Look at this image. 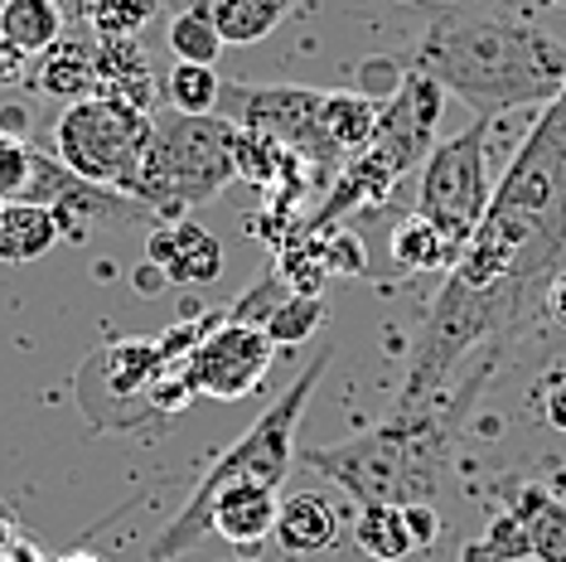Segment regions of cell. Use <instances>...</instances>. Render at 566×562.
<instances>
[{
    "instance_id": "cell-34",
    "label": "cell",
    "mask_w": 566,
    "mask_h": 562,
    "mask_svg": "<svg viewBox=\"0 0 566 562\" xmlns=\"http://www.w3.org/2000/svg\"><path fill=\"white\" fill-rule=\"evenodd\" d=\"M543 305L552 311V321L557 325H566V267L557 277H552V287H547V296H543Z\"/></svg>"
},
{
    "instance_id": "cell-35",
    "label": "cell",
    "mask_w": 566,
    "mask_h": 562,
    "mask_svg": "<svg viewBox=\"0 0 566 562\" xmlns=\"http://www.w3.org/2000/svg\"><path fill=\"white\" fill-rule=\"evenodd\" d=\"M132 281H136V291H140V296H160V291L170 287V281L160 277V267H150V262H140Z\"/></svg>"
},
{
    "instance_id": "cell-2",
    "label": "cell",
    "mask_w": 566,
    "mask_h": 562,
    "mask_svg": "<svg viewBox=\"0 0 566 562\" xmlns=\"http://www.w3.org/2000/svg\"><path fill=\"white\" fill-rule=\"evenodd\" d=\"M431 6V24L411 49V69L436 79L474 117L499 122L509 112H543L566 83V40L527 15L494 6Z\"/></svg>"
},
{
    "instance_id": "cell-8",
    "label": "cell",
    "mask_w": 566,
    "mask_h": 562,
    "mask_svg": "<svg viewBox=\"0 0 566 562\" xmlns=\"http://www.w3.org/2000/svg\"><path fill=\"white\" fill-rule=\"evenodd\" d=\"M489 136L494 122L474 117L460 136H446L431 146L421 160V189H417V214L431 219L450 238V248L465 252L474 228H480L494 180H489Z\"/></svg>"
},
{
    "instance_id": "cell-23",
    "label": "cell",
    "mask_w": 566,
    "mask_h": 562,
    "mask_svg": "<svg viewBox=\"0 0 566 562\" xmlns=\"http://www.w3.org/2000/svg\"><path fill=\"white\" fill-rule=\"evenodd\" d=\"M378 112H382V102L368 97V93H329L325 97V132H329L334 150H339L344 160L373 146Z\"/></svg>"
},
{
    "instance_id": "cell-21",
    "label": "cell",
    "mask_w": 566,
    "mask_h": 562,
    "mask_svg": "<svg viewBox=\"0 0 566 562\" xmlns=\"http://www.w3.org/2000/svg\"><path fill=\"white\" fill-rule=\"evenodd\" d=\"M513 514L527 529V558L537 562H566V500L547 495L543 485H523Z\"/></svg>"
},
{
    "instance_id": "cell-29",
    "label": "cell",
    "mask_w": 566,
    "mask_h": 562,
    "mask_svg": "<svg viewBox=\"0 0 566 562\" xmlns=\"http://www.w3.org/2000/svg\"><path fill=\"white\" fill-rule=\"evenodd\" d=\"M30 175H34V146L10 132H0V199H24L30 189Z\"/></svg>"
},
{
    "instance_id": "cell-25",
    "label": "cell",
    "mask_w": 566,
    "mask_h": 562,
    "mask_svg": "<svg viewBox=\"0 0 566 562\" xmlns=\"http://www.w3.org/2000/svg\"><path fill=\"white\" fill-rule=\"evenodd\" d=\"M218 93H223V79L209 63H175L170 79L160 83V97L170 112H185V117H209L218 112Z\"/></svg>"
},
{
    "instance_id": "cell-27",
    "label": "cell",
    "mask_w": 566,
    "mask_h": 562,
    "mask_svg": "<svg viewBox=\"0 0 566 562\" xmlns=\"http://www.w3.org/2000/svg\"><path fill=\"white\" fill-rule=\"evenodd\" d=\"M156 15H160V0H87L83 24L97 40H140V30Z\"/></svg>"
},
{
    "instance_id": "cell-22",
    "label": "cell",
    "mask_w": 566,
    "mask_h": 562,
    "mask_svg": "<svg viewBox=\"0 0 566 562\" xmlns=\"http://www.w3.org/2000/svg\"><path fill=\"white\" fill-rule=\"evenodd\" d=\"M388 252L402 272H450L460 262V248H450V238L431 219H421V214H407L392 228Z\"/></svg>"
},
{
    "instance_id": "cell-3",
    "label": "cell",
    "mask_w": 566,
    "mask_h": 562,
    "mask_svg": "<svg viewBox=\"0 0 566 562\" xmlns=\"http://www.w3.org/2000/svg\"><path fill=\"white\" fill-rule=\"evenodd\" d=\"M499 354H489L470 368L465 378L450 393L417 407L397 403L388 417L373 431L339 446H315V451H301V461L329 476L349 500L364 504H421L436 500L446 490V466H450V446L460 437V422H465L470 403L480 398V388L494 374Z\"/></svg>"
},
{
    "instance_id": "cell-13",
    "label": "cell",
    "mask_w": 566,
    "mask_h": 562,
    "mask_svg": "<svg viewBox=\"0 0 566 562\" xmlns=\"http://www.w3.org/2000/svg\"><path fill=\"white\" fill-rule=\"evenodd\" d=\"M146 262L160 267V277L170 287H213L223 277V248H218V238L189 219L160 223L146 238Z\"/></svg>"
},
{
    "instance_id": "cell-10",
    "label": "cell",
    "mask_w": 566,
    "mask_h": 562,
    "mask_svg": "<svg viewBox=\"0 0 566 562\" xmlns=\"http://www.w3.org/2000/svg\"><path fill=\"white\" fill-rule=\"evenodd\" d=\"M276 344L266 340L262 325L233 321V315H218V325L195 344V354L185 360L189 388L195 398H218V403H238L256 393L272 374Z\"/></svg>"
},
{
    "instance_id": "cell-6",
    "label": "cell",
    "mask_w": 566,
    "mask_h": 562,
    "mask_svg": "<svg viewBox=\"0 0 566 562\" xmlns=\"http://www.w3.org/2000/svg\"><path fill=\"white\" fill-rule=\"evenodd\" d=\"M218 325V315H199L189 325L165 330L160 340H112L78 368V403L93 427H140L150 422V388L170 364H185L195 344Z\"/></svg>"
},
{
    "instance_id": "cell-37",
    "label": "cell",
    "mask_w": 566,
    "mask_h": 562,
    "mask_svg": "<svg viewBox=\"0 0 566 562\" xmlns=\"http://www.w3.org/2000/svg\"><path fill=\"white\" fill-rule=\"evenodd\" d=\"M15 543H20V533H15V519H10V514H0V562L10 558V548H15Z\"/></svg>"
},
{
    "instance_id": "cell-11",
    "label": "cell",
    "mask_w": 566,
    "mask_h": 562,
    "mask_svg": "<svg viewBox=\"0 0 566 562\" xmlns=\"http://www.w3.org/2000/svg\"><path fill=\"white\" fill-rule=\"evenodd\" d=\"M441 112H446V87L407 63L402 79H397V87L382 97L378 132H373V150H378V156H388L397 170L407 175L411 165H421L431 156Z\"/></svg>"
},
{
    "instance_id": "cell-24",
    "label": "cell",
    "mask_w": 566,
    "mask_h": 562,
    "mask_svg": "<svg viewBox=\"0 0 566 562\" xmlns=\"http://www.w3.org/2000/svg\"><path fill=\"white\" fill-rule=\"evenodd\" d=\"M354 543L368 562H402L411 558V533L402 523V509L397 504H364L354 519Z\"/></svg>"
},
{
    "instance_id": "cell-15",
    "label": "cell",
    "mask_w": 566,
    "mask_h": 562,
    "mask_svg": "<svg viewBox=\"0 0 566 562\" xmlns=\"http://www.w3.org/2000/svg\"><path fill=\"white\" fill-rule=\"evenodd\" d=\"M276 509L281 490H272V485H228L209 504V533L233 548H256L276 529Z\"/></svg>"
},
{
    "instance_id": "cell-32",
    "label": "cell",
    "mask_w": 566,
    "mask_h": 562,
    "mask_svg": "<svg viewBox=\"0 0 566 562\" xmlns=\"http://www.w3.org/2000/svg\"><path fill=\"white\" fill-rule=\"evenodd\" d=\"M402 523H407V533H411V548H436V539H441V514H436V504H402Z\"/></svg>"
},
{
    "instance_id": "cell-26",
    "label": "cell",
    "mask_w": 566,
    "mask_h": 562,
    "mask_svg": "<svg viewBox=\"0 0 566 562\" xmlns=\"http://www.w3.org/2000/svg\"><path fill=\"white\" fill-rule=\"evenodd\" d=\"M165 44H170L175 63H218L223 54V34H218V24L209 15H199V10H170V24H165Z\"/></svg>"
},
{
    "instance_id": "cell-20",
    "label": "cell",
    "mask_w": 566,
    "mask_h": 562,
    "mask_svg": "<svg viewBox=\"0 0 566 562\" xmlns=\"http://www.w3.org/2000/svg\"><path fill=\"white\" fill-rule=\"evenodd\" d=\"M63 30H69V20H63L59 0H6L0 6V40L20 59H40Z\"/></svg>"
},
{
    "instance_id": "cell-18",
    "label": "cell",
    "mask_w": 566,
    "mask_h": 562,
    "mask_svg": "<svg viewBox=\"0 0 566 562\" xmlns=\"http://www.w3.org/2000/svg\"><path fill=\"white\" fill-rule=\"evenodd\" d=\"M160 6L209 15L223 34V44H262L301 0H160Z\"/></svg>"
},
{
    "instance_id": "cell-39",
    "label": "cell",
    "mask_w": 566,
    "mask_h": 562,
    "mask_svg": "<svg viewBox=\"0 0 566 562\" xmlns=\"http://www.w3.org/2000/svg\"><path fill=\"white\" fill-rule=\"evenodd\" d=\"M59 10H63V20H78V24H83V15H87V0H59Z\"/></svg>"
},
{
    "instance_id": "cell-28",
    "label": "cell",
    "mask_w": 566,
    "mask_h": 562,
    "mask_svg": "<svg viewBox=\"0 0 566 562\" xmlns=\"http://www.w3.org/2000/svg\"><path fill=\"white\" fill-rule=\"evenodd\" d=\"M319 325H325V301L319 296H295V291L262 321L266 340H272L276 350H295V344H305Z\"/></svg>"
},
{
    "instance_id": "cell-43",
    "label": "cell",
    "mask_w": 566,
    "mask_h": 562,
    "mask_svg": "<svg viewBox=\"0 0 566 562\" xmlns=\"http://www.w3.org/2000/svg\"><path fill=\"white\" fill-rule=\"evenodd\" d=\"M0 204H6V199H0Z\"/></svg>"
},
{
    "instance_id": "cell-42",
    "label": "cell",
    "mask_w": 566,
    "mask_h": 562,
    "mask_svg": "<svg viewBox=\"0 0 566 562\" xmlns=\"http://www.w3.org/2000/svg\"><path fill=\"white\" fill-rule=\"evenodd\" d=\"M0 6H6V0H0Z\"/></svg>"
},
{
    "instance_id": "cell-14",
    "label": "cell",
    "mask_w": 566,
    "mask_h": 562,
    "mask_svg": "<svg viewBox=\"0 0 566 562\" xmlns=\"http://www.w3.org/2000/svg\"><path fill=\"white\" fill-rule=\"evenodd\" d=\"M272 539L281 543V553H286V558L329 553V548L339 543V514H334V500L325 490H291V495H281Z\"/></svg>"
},
{
    "instance_id": "cell-1",
    "label": "cell",
    "mask_w": 566,
    "mask_h": 562,
    "mask_svg": "<svg viewBox=\"0 0 566 562\" xmlns=\"http://www.w3.org/2000/svg\"><path fill=\"white\" fill-rule=\"evenodd\" d=\"M566 267V83L527 126L504 175L494 180L489 209L470 248L446 272L427 305L402 407L431 403L465 378L474 354H509L513 335L543 305L552 277Z\"/></svg>"
},
{
    "instance_id": "cell-30",
    "label": "cell",
    "mask_w": 566,
    "mask_h": 562,
    "mask_svg": "<svg viewBox=\"0 0 566 562\" xmlns=\"http://www.w3.org/2000/svg\"><path fill=\"white\" fill-rule=\"evenodd\" d=\"M325 262L329 277H368V252L354 228H325Z\"/></svg>"
},
{
    "instance_id": "cell-31",
    "label": "cell",
    "mask_w": 566,
    "mask_h": 562,
    "mask_svg": "<svg viewBox=\"0 0 566 562\" xmlns=\"http://www.w3.org/2000/svg\"><path fill=\"white\" fill-rule=\"evenodd\" d=\"M484 543L494 548L504 562H523L527 558V529H523V519L513 514V509H499V514H489Z\"/></svg>"
},
{
    "instance_id": "cell-33",
    "label": "cell",
    "mask_w": 566,
    "mask_h": 562,
    "mask_svg": "<svg viewBox=\"0 0 566 562\" xmlns=\"http://www.w3.org/2000/svg\"><path fill=\"white\" fill-rule=\"evenodd\" d=\"M543 417H547L552 431H562V437H566V374H557L543 388Z\"/></svg>"
},
{
    "instance_id": "cell-7",
    "label": "cell",
    "mask_w": 566,
    "mask_h": 562,
    "mask_svg": "<svg viewBox=\"0 0 566 562\" xmlns=\"http://www.w3.org/2000/svg\"><path fill=\"white\" fill-rule=\"evenodd\" d=\"M156 136V112H140L117 97H78L54 122V156L78 180L136 195V180L146 170V150Z\"/></svg>"
},
{
    "instance_id": "cell-17",
    "label": "cell",
    "mask_w": 566,
    "mask_h": 562,
    "mask_svg": "<svg viewBox=\"0 0 566 562\" xmlns=\"http://www.w3.org/2000/svg\"><path fill=\"white\" fill-rule=\"evenodd\" d=\"M97 97H117L140 112H156L160 79L140 40H97Z\"/></svg>"
},
{
    "instance_id": "cell-12",
    "label": "cell",
    "mask_w": 566,
    "mask_h": 562,
    "mask_svg": "<svg viewBox=\"0 0 566 562\" xmlns=\"http://www.w3.org/2000/svg\"><path fill=\"white\" fill-rule=\"evenodd\" d=\"M397 180H402V170H397L388 156H378L373 146L358 150V156H349L339 170H334V185H329L325 204H319V209L301 228H305V233H325V228L344 223L358 209H378V204H388Z\"/></svg>"
},
{
    "instance_id": "cell-41",
    "label": "cell",
    "mask_w": 566,
    "mask_h": 562,
    "mask_svg": "<svg viewBox=\"0 0 566 562\" xmlns=\"http://www.w3.org/2000/svg\"><path fill=\"white\" fill-rule=\"evenodd\" d=\"M537 6H557V10H566V0H537Z\"/></svg>"
},
{
    "instance_id": "cell-9",
    "label": "cell",
    "mask_w": 566,
    "mask_h": 562,
    "mask_svg": "<svg viewBox=\"0 0 566 562\" xmlns=\"http://www.w3.org/2000/svg\"><path fill=\"white\" fill-rule=\"evenodd\" d=\"M325 97L329 93L305 83H223L218 117H228L238 132L272 136L315 170H339L344 156L325 132Z\"/></svg>"
},
{
    "instance_id": "cell-40",
    "label": "cell",
    "mask_w": 566,
    "mask_h": 562,
    "mask_svg": "<svg viewBox=\"0 0 566 562\" xmlns=\"http://www.w3.org/2000/svg\"><path fill=\"white\" fill-rule=\"evenodd\" d=\"M59 562H107V558H97V553H63Z\"/></svg>"
},
{
    "instance_id": "cell-38",
    "label": "cell",
    "mask_w": 566,
    "mask_h": 562,
    "mask_svg": "<svg viewBox=\"0 0 566 562\" xmlns=\"http://www.w3.org/2000/svg\"><path fill=\"white\" fill-rule=\"evenodd\" d=\"M6 562H49V558H44L34 543H24V539H20L15 548H10V558H6Z\"/></svg>"
},
{
    "instance_id": "cell-16",
    "label": "cell",
    "mask_w": 566,
    "mask_h": 562,
    "mask_svg": "<svg viewBox=\"0 0 566 562\" xmlns=\"http://www.w3.org/2000/svg\"><path fill=\"white\" fill-rule=\"evenodd\" d=\"M34 87L49 97L78 102L97 93V34L63 30L54 44L34 59Z\"/></svg>"
},
{
    "instance_id": "cell-4",
    "label": "cell",
    "mask_w": 566,
    "mask_h": 562,
    "mask_svg": "<svg viewBox=\"0 0 566 562\" xmlns=\"http://www.w3.org/2000/svg\"><path fill=\"white\" fill-rule=\"evenodd\" d=\"M329 364H334L329 354H319V360L305 364V374L295 378L209 470H203V480L195 485V495L185 500V509L156 533L150 562H175L199 539H209V504H213L218 490H228V485H272V490H281V485H286L291 461H295V431H301V417L315 398L319 378L329 374Z\"/></svg>"
},
{
    "instance_id": "cell-36",
    "label": "cell",
    "mask_w": 566,
    "mask_h": 562,
    "mask_svg": "<svg viewBox=\"0 0 566 562\" xmlns=\"http://www.w3.org/2000/svg\"><path fill=\"white\" fill-rule=\"evenodd\" d=\"M460 562H504V558H499L484 539H474V543H465V553H460Z\"/></svg>"
},
{
    "instance_id": "cell-19",
    "label": "cell",
    "mask_w": 566,
    "mask_h": 562,
    "mask_svg": "<svg viewBox=\"0 0 566 562\" xmlns=\"http://www.w3.org/2000/svg\"><path fill=\"white\" fill-rule=\"evenodd\" d=\"M63 242V223L44 204L10 199L0 204V262H40L44 252H54Z\"/></svg>"
},
{
    "instance_id": "cell-5",
    "label": "cell",
    "mask_w": 566,
    "mask_h": 562,
    "mask_svg": "<svg viewBox=\"0 0 566 562\" xmlns=\"http://www.w3.org/2000/svg\"><path fill=\"white\" fill-rule=\"evenodd\" d=\"M238 126L228 117H185V112H165L156 117V136L146 150V170L136 180V204L156 214L160 223L185 219L189 209L218 199L238 180Z\"/></svg>"
}]
</instances>
